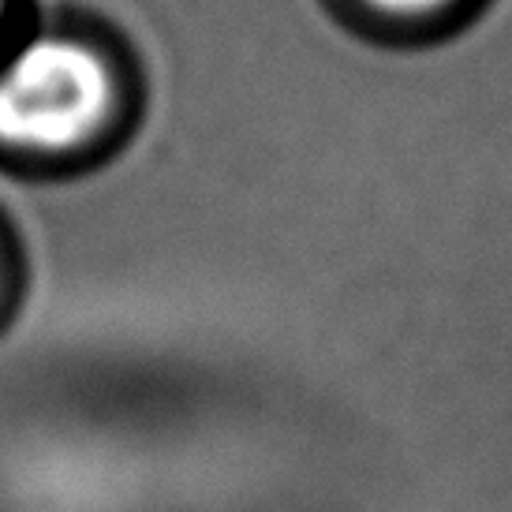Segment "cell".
Listing matches in <instances>:
<instances>
[{"instance_id": "3957f363", "label": "cell", "mask_w": 512, "mask_h": 512, "mask_svg": "<svg viewBox=\"0 0 512 512\" xmlns=\"http://www.w3.org/2000/svg\"><path fill=\"white\" fill-rule=\"evenodd\" d=\"M0 12H4V0H0Z\"/></svg>"}, {"instance_id": "7a4b0ae2", "label": "cell", "mask_w": 512, "mask_h": 512, "mask_svg": "<svg viewBox=\"0 0 512 512\" xmlns=\"http://www.w3.org/2000/svg\"><path fill=\"white\" fill-rule=\"evenodd\" d=\"M367 8L382 15H397V19H419V15H434L441 12L445 4H453V0H363Z\"/></svg>"}, {"instance_id": "6da1fadb", "label": "cell", "mask_w": 512, "mask_h": 512, "mask_svg": "<svg viewBox=\"0 0 512 512\" xmlns=\"http://www.w3.org/2000/svg\"><path fill=\"white\" fill-rule=\"evenodd\" d=\"M116 101L109 64L72 38H34L0 68V143L72 150L98 135Z\"/></svg>"}]
</instances>
